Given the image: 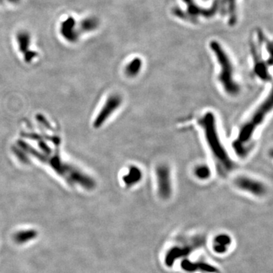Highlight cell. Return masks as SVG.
Wrapping results in <instances>:
<instances>
[{"mask_svg":"<svg viewBox=\"0 0 273 273\" xmlns=\"http://www.w3.org/2000/svg\"><path fill=\"white\" fill-rule=\"evenodd\" d=\"M199 124L203 128L208 147L218 168L225 173L232 171L234 167L233 162L220 139L215 115L211 112H206L200 119Z\"/></svg>","mask_w":273,"mask_h":273,"instance_id":"obj_1","label":"cell"},{"mask_svg":"<svg viewBox=\"0 0 273 273\" xmlns=\"http://www.w3.org/2000/svg\"><path fill=\"white\" fill-rule=\"evenodd\" d=\"M273 108L272 96L270 95L263 103L256 108L249 119L244 122L240 127L238 136L236 142L234 143V147L236 152L240 154H244L245 148L252 139L256 128L263 123L266 115L270 113Z\"/></svg>","mask_w":273,"mask_h":273,"instance_id":"obj_2","label":"cell"},{"mask_svg":"<svg viewBox=\"0 0 273 273\" xmlns=\"http://www.w3.org/2000/svg\"><path fill=\"white\" fill-rule=\"evenodd\" d=\"M210 49L215 54L217 62L220 66L218 81L225 93L231 96H236L240 92V87L234 77V66L229 55L222 45L215 40L210 42Z\"/></svg>","mask_w":273,"mask_h":273,"instance_id":"obj_3","label":"cell"},{"mask_svg":"<svg viewBox=\"0 0 273 273\" xmlns=\"http://www.w3.org/2000/svg\"><path fill=\"white\" fill-rule=\"evenodd\" d=\"M183 2L186 5L185 10L175 8L173 9V14L184 21L197 23L200 18H210L218 13V8L215 2H213L211 7L209 9L200 7L195 2V0H183Z\"/></svg>","mask_w":273,"mask_h":273,"instance_id":"obj_4","label":"cell"},{"mask_svg":"<svg viewBox=\"0 0 273 273\" xmlns=\"http://www.w3.org/2000/svg\"><path fill=\"white\" fill-rule=\"evenodd\" d=\"M155 174H156L159 195L163 199H168L172 194L170 169L168 168V165L162 164L156 168Z\"/></svg>","mask_w":273,"mask_h":273,"instance_id":"obj_5","label":"cell"},{"mask_svg":"<svg viewBox=\"0 0 273 273\" xmlns=\"http://www.w3.org/2000/svg\"><path fill=\"white\" fill-rule=\"evenodd\" d=\"M234 184L238 189L259 198L264 196L267 191L263 183L248 176H239L236 178L234 181Z\"/></svg>","mask_w":273,"mask_h":273,"instance_id":"obj_6","label":"cell"},{"mask_svg":"<svg viewBox=\"0 0 273 273\" xmlns=\"http://www.w3.org/2000/svg\"><path fill=\"white\" fill-rule=\"evenodd\" d=\"M122 103V99L119 95H111L105 102L104 106L102 107L98 115L96 116L94 121L95 127H100L103 126L107 119L121 107Z\"/></svg>","mask_w":273,"mask_h":273,"instance_id":"obj_7","label":"cell"},{"mask_svg":"<svg viewBox=\"0 0 273 273\" xmlns=\"http://www.w3.org/2000/svg\"><path fill=\"white\" fill-rule=\"evenodd\" d=\"M59 31L62 37L70 43L77 41L81 35L78 24L73 17L67 18L61 23Z\"/></svg>","mask_w":273,"mask_h":273,"instance_id":"obj_8","label":"cell"},{"mask_svg":"<svg viewBox=\"0 0 273 273\" xmlns=\"http://www.w3.org/2000/svg\"><path fill=\"white\" fill-rule=\"evenodd\" d=\"M218 13L227 16L229 18V24L234 26L237 22V0H215Z\"/></svg>","mask_w":273,"mask_h":273,"instance_id":"obj_9","label":"cell"},{"mask_svg":"<svg viewBox=\"0 0 273 273\" xmlns=\"http://www.w3.org/2000/svg\"><path fill=\"white\" fill-rule=\"evenodd\" d=\"M193 246H175L168 250L165 256V264L168 268L173 266L176 260L189 255L194 250Z\"/></svg>","mask_w":273,"mask_h":273,"instance_id":"obj_10","label":"cell"},{"mask_svg":"<svg viewBox=\"0 0 273 273\" xmlns=\"http://www.w3.org/2000/svg\"><path fill=\"white\" fill-rule=\"evenodd\" d=\"M182 270L187 273H195V272H203V273H216L218 270L215 266L210 263L204 262H193L189 259H184L181 263Z\"/></svg>","mask_w":273,"mask_h":273,"instance_id":"obj_11","label":"cell"},{"mask_svg":"<svg viewBox=\"0 0 273 273\" xmlns=\"http://www.w3.org/2000/svg\"><path fill=\"white\" fill-rule=\"evenodd\" d=\"M232 237L228 234L217 235L213 240V250L217 255H224L232 244Z\"/></svg>","mask_w":273,"mask_h":273,"instance_id":"obj_12","label":"cell"},{"mask_svg":"<svg viewBox=\"0 0 273 273\" xmlns=\"http://www.w3.org/2000/svg\"><path fill=\"white\" fill-rule=\"evenodd\" d=\"M142 178L143 174L141 169L137 166H131L124 175L123 182L127 187H132L138 184Z\"/></svg>","mask_w":273,"mask_h":273,"instance_id":"obj_13","label":"cell"},{"mask_svg":"<svg viewBox=\"0 0 273 273\" xmlns=\"http://www.w3.org/2000/svg\"><path fill=\"white\" fill-rule=\"evenodd\" d=\"M142 60L141 58H136L131 59L128 63L127 64L125 68V73L128 77H134L138 75L141 73V69H142Z\"/></svg>","mask_w":273,"mask_h":273,"instance_id":"obj_14","label":"cell"},{"mask_svg":"<svg viewBox=\"0 0 273 273\" xmlns=\"http://www.w3.org/2000/svg\"><path fill=\"white\" fill-rule=\"evenodd\" d=\"M98 26V19L95 17H88L81 20L80 24H78V28L80 34L88 33L96 30Z\"/></svg>","mask_w":273,"mask_h":273,"instance_id":"obj_15","label":"cell"},{"mask_svg":"<svg viewBox=\"0 0 273 273\" xmlns=\"http://www.w3.org/2000/svg\"><path fill=\"white\" fill-rule=\"evenodd\" d=\"M16 40H17L20 51L23 54L27 53L28 50V47L30 46V42H31L29 34L28 32H25V31H21L20 33L18 34Z\"/></svg>","mask_w":273,"mask_h":273,"instance_id":"obj_16","label":"cell"},{"mask_svg":"<svg viewBox=\"0 0 273 273\" xmlns=\"http://www.w3.org/2000/svg\"><path fill=\"white\" fill-rule=\"evenodd\" d=\"M194 175L200 180L204 181L210 179L211 175V170L208 165L202 164L198 165L194 169Z\"/></svg>","mask_w":273,"mask_h":273,"instance_id":"obj_17","label":"cell"},{"mask_svg":"<svg viewBox=\"0 0 273 273\" xmlns=\"http://www.w3.org/2000/svg\"><path fill=\"white\" fill-rule=\"evenodd\" d=\"M36 232L31 230L18 232L16 236H15V240H16V242L21 244V243L26 242V241L34 238L36 236Z\"/></svg>","mask_w":273,"mask_h":273,"instance_id":"obj_18","label":"cell"},{"mask_svg":"<svg viewBox=\"0 0 273 273\" xmlns=\"http://www.w3.org/2000/svg\"><path fill=\"white\" fill-rule=\"evenodd\" d=\"M20 0H0V3L3 4L4 2H9L11 4H16L19 2Z\"/></svg>","mask_w":273,"mask_h":273,"instance_id":"obj_19","label":"cell"}]
</instances>
